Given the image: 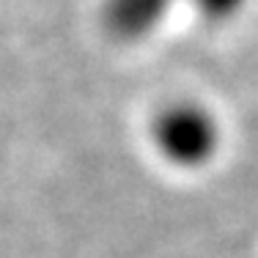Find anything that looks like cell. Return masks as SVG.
Here are the masks:
<instances>
[{
  "label": "cell",
  "mask_w": 258,
  "mask_h": 258,
  "mask_svg": "<svg viewBox=\"0 0 258 258\" xmlns=\"http://www.w3.org/2000/svg\"><path fill=\"white\" fill-rule=\"evenodd\" d=\"M206 17H231L233 11L242 9L244 0H192Z\"/></svg>",
  "instance_id": "7a4b0ae2"
},
{
  "label": "cell",
  "mask_w": 258,
  "mask_h": 258,
  "mask_svg": "<svg viewBox=\"0 0 258 258\" xmlns=\"http://www.w3.org/2000/svg\"><path fill=\"white\" fill-rule=\"evenodd\" d=\"M170 0H110L107 3V25L124 36H138L165 14Z\"/></svg>",
  "instance_id": "6da1fadb"
}]
</instances>
